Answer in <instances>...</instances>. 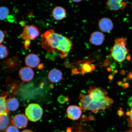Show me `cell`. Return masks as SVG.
I'll list each match as a JSON object with an SVG mask.
<instances>
[{"label":"cell","mask_w":132,"mask_h":132,"mask_svg":"<svg viewBox=\"0 0 132 132\" xmlns=\"http://www.w3.org/2000/svg\"><path fill=\"white\" fill-rule=\"evenodd\" d=\"M107 7L112 11H116L124 9L127 5L126 2L122 1L110 0L106 3Z\"/></svg>","instance_id":"cell-12"},{"label":"cell","mask_w":132,"mask_h":132,"mask_svg":"<svg viewBox=\"0 0 132 132\" xmlns=\"http://www.w3.org/2000/svg\"><path fill=\"white\" fill-rule=\"evenodd\" d=\"M69 100V99L68 96H67L66 97V102H68Z\"/></svg>","instance_id":"cell-28"},{"label":"cell","mask_w":132,"mask_h":132,"mask_svg":"<svg viewBox=\"0 0 132 132\" xmlns=\"http://www.w3.org/2000/svg\"><path fill=\"white\" fill-rule=\"evenodd\" d=\"M48 78L50 81L53 83L60 82L63 78L62 72L57 69H52L49 72Z\"/></svg>","instance_id":"cell-11"},{"label":"cell","mask_w":132,"mask_h":132,"mask_svg":"<svg viewBox=\"0 0 132 132\" xmlns=\"http://www.w3.org/2000/svg\"><path fill=\"white\" fill-rule=\"evenodd\" d=\"M25 115L29 120L36 122L40 120L42 118L43 110L40 105L36 103H31L26 107Z\"/></svg>","instance_id":"cell-4"},{"label":"cell","mask_w":132,"mask_h":132,"mask_svg":"<svg viewBox=\"0 0 132 132\" xmlns=\"http://www.w3.org/2000/svg\"><path fill=\"white\" fill-rule=\"evenodd\" d=\"M9 55L7 47L3 44H0V60L4 59Z\"/></svg>","instance_id":"cell-19"},{"label":"cell","mask_w":132,"mask_h":132,"mask_svg":"<svg viewBox=\"0 0 132 132\" xmlns=\"http://www.w3.org/2000/svg\"><path fill=\"white\" fill-rule=\"evenodd\" d=\"M5 132H19L18 129L13 125L8 127L5 130Z\"/></svg>","instance_id":"cell-20"},{"label":"cell","mask_w":132,"mask_h":132,"mask_svg":"<svg viewBox=\"0 0 132 132\" xmlns=\"http://www.w3.org/2000/svg\"><path fill=\"white\" fill-rule=\"evenodd\" d=\"M39 32L35 26L30 25L24 27L19 37L24 41L34 40L39 37Z\"/></svg>","instance_id":"cell-5"},{"label":"cell","mask_w":132,"mask_h":132,"mask_svg":"<svg viewBox=\"0 0 132 132\" xmlns=\"http://www.w3.org/2000/svg\"><path fill=\"white\" fill-rule=\"evenodd\" d=\"M5 35V32L0 30V44L4 41Z\"/></svg>","instance_id":"cell-23"},{"label":"cell","mask_w":132,"mask_h":132,"mask_svg":"<svg viewBox=\"0 0 132 132\" xmlns=\"http://www.w3.org/2000/svg\"><path fill=\"white\" fill-rule=\"evenodd\" d=\"M41 46L49 52H59L61 57H66L72 49V44L68 38L49 29L41 36Z\"/></svg>","instance_id":"cell-2"},{"label":"cell","mask_w":132,"mask_h":132,"mask_svg":"<svg viewBox=\"0 0 132 132\" xmlns=\"http://www.w3.org/2000/svg\"><path fill=\"white\" fill-rule=\"evenodd\" d=\"M14 126L19 129L25 128L27 126L28 120L25 115L23 114H19L14 116L11 120Z\"/></svg>","instance_id":"cell-6"},{"label":"cell","mask_w":132,"mask_h":132,"mask_svg":"<svg viewBox=\"0 0 132 132\" xmlns=\"http://www.w3.org/2000/svg\"><path fill=\"white\" fill-rule=\"evenodd\" d=\"M6 96H0V114L9 113V111L6 106Z\"/></svg>","instance_id":"cell-17"},{"label":"cell","mask_w":132,"mask_h":132,"mask_svg":"<svg viewBox=\"0 0 132 132\" xmlns=\"http://www.w3.org/2000/svg\"><path fill=\"white\" fill-rule=\"evenodd\" d=\"M105 39V36L103 33L96 31L90 35V41L94 45L100 46L103 43Z\"/></svg>","instance_id":"cell-13"},{"label":"cell","mask_w":132,"mask_h":132,"mask_svg":"<svg viewBox=\"0 0 132 132\" xmlns=\"http://www.w3.org/2000/svg\"><path fill=\"white\" fill-rule=\"evenodd\" d=\"M127 39L123 37L115 39L114 45L111 50L112 57L116 61L122 62L126 58L129 50L126 47Z\"/></svg>","instance_id":"cell-3"},{"label":"cell","mask_w":132,"mask_h":132,"mask_svg":"<svg viewBox=\"0 0 132 132\" xmlns=\"http://www.w3.org/2000/svg\"><path fill=\"white\" fill-rule=\"evenodd\" d=\"M52 14L54 19L57 21H60L66 17L67 13L64 8L61 6H58L54 8Z\"/></svg>","instance_id":"cell-14"},{"label":"cell","mask_w":132,"mask_h":132,"mask_svg":"<svg viewBox=\"0 0 132 132\" xmlns=\"http://www.w3.org/2000/svg\"><path fill=\"white\" fill-rule=\"evenodd\" d=\"M11 120L8 113L0 114V131H4L9 126Z\"/></svg>","instance_id":"cell-16"},{"label":"cell","mask_w":132,"mask_h":132,"mask_svg":"<svg viewBox=\"0 0 132 132\" xmlns=\"http://www.w3.org/2000/svg\"><path fill=\"white\" fill-rule=\"evenodd\" d=\"M24 62L27 67L31 68H35L40 64V59L37 54L31 53L26 56Z\"/></svg>","instance_id":"cell-8"},{"label":"cell","mask_w":132,"mask_h":132,"mask_svg":"<svg viewBox=\"0 0 132 132\" xmlns=\"http://www.w3.org/2000/svg\"><path fill=\"white\" fill-rule=\"evenodd\" d=\"M98 26L100 30L104 32H110L113 28V24L112 21L109 18H106L100 19L99 21Z\"/></svg>","instance_id":"cell-10"},{"label":"cell","mask_w":132,"mask_h":132,"mask_svg":"<svg viewBox=\"0 0 132 132\" xmlns=\"http://www.w3.org/2000/svg\"><path fill=\"white\" fill-rule=\"evenodd\" d=\"M81 1H80V0H78V1H72L74 3H79Z\"/></svg>","instance_id":"cell-27"},{"label":"cell","mask_w":132,"mask_h":132,"mask_svg":"<svg viewBox=\"0 0 132 132\" xmlns=\"http://www.w3.org/2000/svg\"><path fill=\"white\" fill-rule=\"evenodd\" d=\"M68 117L72 120H77L80 118L82 114V110L77 105H70L67 109Z\"/></svg>","instance_id":"cell-9"},{"label":"cell","mask_w":132,"mask_h":132,"mask_svg":"<svg viewBox=\"0 0 132 132\" xmlns=\"http://www.w3.org/2000/svg\"><path fill=\"white\" fill-rule=\"evenodd\" d=\"M58 101L61 104H64L66 102V97L63 95H60L58 98Z\"/></svg>","instance_id":"cell-24"},{"label":"cell","mask_w":132,"mask_h":132,"mask_svg":"<svg viewBox=\"0 0 132 132\" xmlns=\"http://www.w3.org/2000/svg\"><path fill=\"white\" fill-rule=\"evenodd\" d=\"M21 132H34L33 131L29 129H26L23 130Z\"/></svg>","instance_id":"cell-26"},{"label":"cell","mask_w":132,"mask_h":132,"mask_svg":"<svg viewBox=\"0 0 132 132\" xmlns=\"http://www.w3.org/2000/svg\"><path fill=\"white\" fill-rule=\"evenodd\" d=\"M19 75L23 82H28L34 78V71L30 68L24 67L20 70Z\"/></svg>","instance_id":"cell-7"},{"label":"cell","mask_w":132,"mask_h":132,"mask_svg":"<svg viewBox=\"0 0 132 132\" xmlns=\"http://www.w3.org/2000/svg\"><path fill=\"white\" fill-rule=\"evenodd\" d=\"M6 105L9 111H14L19 108L20 103L19 101L15 98H9L6 100Z\"/></svg>","instance_id":"cell-15"},{"label":"cell","mask_w":132,"mask_h":132,"mask_svg":"<svg viewBox=\"0 0 132 132\" xmlns=\"http://www.w3.org/2000/svg\"><path fill=\"white\" fill-rule=\"evenodd\" d=\"M92 70V68L88 64H86L83 65V69H82L83 71H82V73L91 72Z\"/></svg>","instance_id":"cell-21"},{"label":"cell","mask_w":132,"mask_h":132,"mask_svg":"<svg viewBox=\"0 0 132 132\" xmlns=\"http://www.w3.org/2000/svg\"><path fill=\"white\" fill-rule=\"evenodd\" d=\"M128 113V115L129 117L128 120L129 126L132 127V103L131 109Z\"/></svg>","instance_id":"cell-22"},{"label":"cell","mask_w":132,"mask_h":132,"mask_svg":"<svg viewBox=\"0 0 132 132\" xmlns=\"http://www.w3.org/2000/svg\"><path fill=\"white\" fill-rule=\"evenodd\" d=\"M10 13L9 8L6 6L0 7V20H4L8 17Z\"/></svg>","instance_id":"cell-18"},{"label":"cell","mask_w":132,"mask_h":132,"mask_svg":"<svg viewBox=\"0 0 132 132\" xmlns=\"http://www.w3.org/2000/svg\"><path fill=\"white\" fill-rule=\"evenodd\" d=\"M44 67V65L42 64H39L38 67V68L39 69H42Z\"/></svg>","instance_id":"cell-25"},{"label":"cell","mask_w":132,"mask_h":132,"mask_svg":"<svg viewBox=\"0 0 132 132\" xmlns=\"http://www.w3.org/2000/svg\"><path fill=\"white\" fill-rule=\"evenodd\" d=\"M88 94H80V107L82 110H90L97 113L100 110L110 108L113 103V100L107 96L104 89L95 86H91L88 90Z\"/></svg>","instance_id":"cell-1"}]
</instances>
